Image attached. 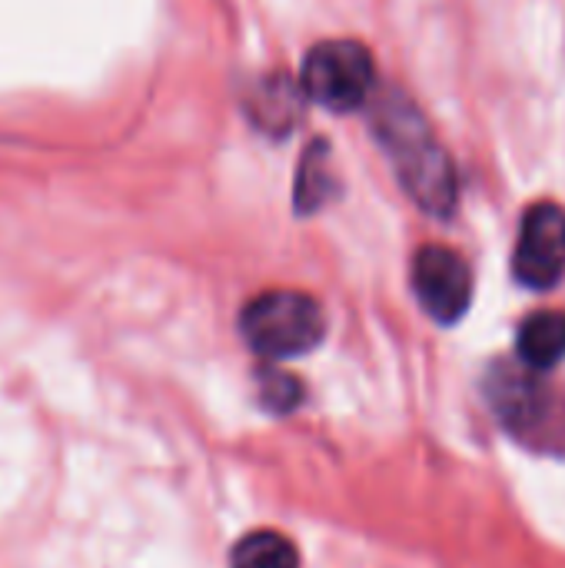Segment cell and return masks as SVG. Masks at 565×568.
<instances>
[{
  "mask_svg": "<svg viewBox=\"0 0 565 568\" xmlns=\"http://www.w3.org/2000/svg\"><path fill=\"white\" fill-rule=\"evenodd\" d=\"M303 90L310 100L333 113L363 106L376 87V67L363 43L356 40H326L316 43L303 63Z\"/></svg>",
  "mask_w": 565,
  "mask_h": 568,
  "instance_id": "277c9868",
  "label": "cell"
},
{
  "mask_svg": "<svg viewBox=\"0 0 565 568\" xmlns=\"http://www.w3.org/2000/svg\"><path fill=\"white\" fill-rule=\"evenodd\" d=\"M336 190V176H333V163H330V146L326 143H313L303 153L300 173H296V206L303 213H313L316 206H323Z\"/></svg>",
  "mask_w": 565,
  "mask_h": 568,
  "instance_id": "9c48e42d",
  "label": "cell"
},
{
  "mask_svg": "<svg viewBox=\"0 0 565 568\" xmlns=\"http://www.w3.org/2000/svg\"><path fill=\"white\" fill-rule=\"evenodd\" d=\"M373 136L390 156L403 190L433 216H450L460 190L450 153L433 136L423 113L403 93H383L373 106Z\"/></svg>",
  "mask_w": 565,
  "mask_h": 568,
  "instance_id": "6da1fadb",
  "label": "cell"
},
{
  "mask_svg": "<svg viewBox=\"0 0 565 568\" xmlns=\"http://www.w3.org/2000/svg\"><path fill=\"white\" fill-rule=\"evenodd\" d=\"M496 423L526 449L565 456V393L526 363H493L483 379Z\"/></svg>",
  "mask_w": 565,
  "mask_h": 568,
  "instance_id": "7a4b0ae2",
  "label": "cell"
},
{
  "mask_svg": "<svg viewBox=\"0 0 565 568\" xmlns=\"http://www.w3.org/2000/svg\"><path fill=\"white\" fill-rule=\"evenodd\" d=\"M230 568H300V549L276 529H256L236 539Z\"/></svg>",
  "mask_w": 565,
  "mask_h": 568,
  "instance_id": "ba28073f",
  "label": "cell"
},
{
  "mask_svg": "<svg viewBox=\"0 0 565 568\" xmlns=\"http://www.w3.org/2000/svg\"><path fill=\"white\" fill-rule=\"evenodd\" d=\"M296 106H300V97H296V87L290 77H270L256 100H253V116L260 120V126L266 130H286L296 116Z\"/></svg>",
  "mask_w": 565,
  "mask_h": 568,
  "instance_id": "30bf717a",
  "label": "cell"
},
{
  "mask_svg": "<svg viewBox=\"0 0 565 568\" xmlns=\"http://www.w3.org/2000/svg\"><path fill=\"white\" fill-rule=\"evenodd\" d=\"M519 363L529 369L549 373L565 359V313L563 310H539L523 320L516 336Z\"/></svg>",
  "mask_w": 565,
  "mask_h": 568,
  "instance_id": "52a82bcc",
  "label": "cell"
},
{
  "mask_svg": "<svg viewBox=\"0 0 565 568\" xmlns=\"http://www.w3.org/2000/svg\"><path fill=\"white\" fill-rule=\"evenodd\" d=\"M413 290L436 323L453 326L473 303V270L456 250L430 243L413 260Z\"/></svg>",
  "mask_w": 565,
  "mask_h": 568,
  "instance_id": "5b68a950",
  "label": "cell"
},
{
  "mask_svg": "<svg viewBox=\"0 0 565 568\" xmlns=\"http://www.w3.org/2000/svg\"><path fill=\"white\" fill-rule=\"evenodd\" d=\"M513 273L529 290H553L565 276V210L559 203H536L523 216Z\"/></svg>",
  "mask_w": 565,
  "mask_h": 568,
  "instance_id": "8992f818",
  "label": "cell"
},
{
  "mask_svg": "<svg viewBox=\"0 0 565 568\" xmlns=\"http://www.w3.org/2000/svg\"><path fill=\"white\" fill-rule=\"evenodd\" d=\"M246 346L263 359H296L313 353L326 336L323 306L296 290H270L253 296L240 313Z\"/></svg>",
  "mask_w": 565,
  "mask_h": 568,
  "instance_id": "3957f363",
  "label": "cell"
},
{
  "mask_svg": "<svg viewBox=\"0 0 565 568\" xmlns=\"http://www.w3.org/2000/svg\"><path fill=\"white\" fill-rule=\"evenodd\" d=\"M256 396H260V406L273 416H286L293 413L300 403H303V386L296 376L276 369V366H263L256 373Z\"/></svg>",
  "mask_w": 565,
  "mask_h": 568,
  "instance_id": "8fae6325",
  "label": "cell"
}]
</instances>
